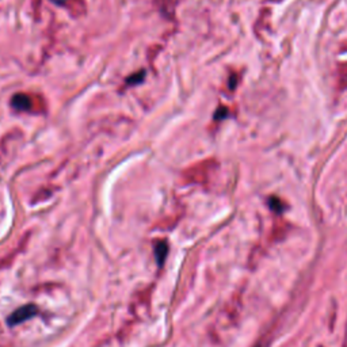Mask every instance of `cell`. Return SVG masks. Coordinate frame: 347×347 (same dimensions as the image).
I'll return each mask as SVG.
<instances>
[{"instance_id":"obj_1","label":"cell","mask_w":347,"mask_h":347,"mask_svg":"<svg viewBox=\"0 0 347 347\" xmlns=\"http://www.w3.org/2000/svg\"><path fill=\"white\" fill-rule=\"evenodd\" d=\"M37 313V306L35 305H23L21 306L19 310H16L15 312L11 313V316L8 317V324L10 325H16L19 323H23L26 321L27 319H31Z\"/></svg>"},{"instance_id":"obj_2","label":"cell","mask_w":347,"mask_h":347,"mask_svg":"<svg viewBox=\"0 0 347 347\" xmlns=\"http://www.w3.org/2000/svg\"><path fill=\"white\" fill-rule=\"evenodd\" d=\"M30 98L25 94H16L12 98V106L18 110H30Z\"/></svg>"}]
</instances>
